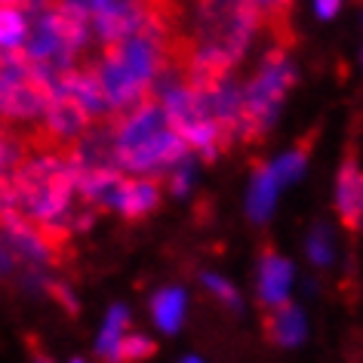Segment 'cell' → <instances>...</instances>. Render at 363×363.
<instances>
[{"label": "cell", "instance_id": "6da1fadb", "mask_svg": "<svg viewBox=\"0 0 363 363\" xmlns=\"http://www.w3.org/2000/svg\"><path fill=\"white\" fill-rule=\"evenodd\" d=\"M111 130L121 167L139 176H169L191 151L188 142L172 130L157 93H151L133 111L111 117Z\"/></svg>", "mask_w": 363, "mask_h": 363}, {"label": "cell", "instance_id": "7a4b0ae2", "mask_svg": "<svg viewBox=\"0 0 363 363\" xmlns=\"http://www.w3.org/2000/svg\"><path fill=\"white\" fill-rule=\"evenodd\" d=\"M296 84V68L289 62V47L271 43V50L262 59V68L256 77L243 86V114H240V130L238 139L243 142H259L271 130L277 117V108L284 102L286 89Z\"/></svg>", "mask_w": 363, "mask_h": 363}, {"label": "cell", "instance_id": "3957f363", "mask_svg": "<svg viewBox=\"0 0 363 363\" xmlns=\"http://www.w3.org/2000/svg\"><path fill=\"white\" fill-rule=\"evenodd\" d=\"M335 216L348 234L363 231V169L357 167V151L348 148L335 182Z\"/></svg>", "mask_w": 363, "mask_h": 363}, {"label": "cell", "instance_id": "277c9868", "mask_svg": "<svg viewBox=\"0 0 363 363\" xmlns=\"http://www.w3.org/2000/svg\"><path fill=\"white\" fill-rule=\"evenodd\" d=\"M289 277H293L289 262L280 259L271 243H265V247H262V262H259V308L262 311L286 302Z\"/></svg>", "mask_w": 363, "mask_h": 363}, {"label": "cell", "instance_id": "5b68a950", "mask_svg": "<svg viewBox=\"0 0 363 363\" xmlns=\"http://www.w3.org/2000/svg\"><path fill=\"white\" fill-rule=\"evenodd\" d=\"M163 201V182L157 176H142V179H126L123 194H121V216L130 222L148 219Z\"/></svg>", "mask_w": 363, "mask_h": 363}, {"label": "cell", "instance_id": "8992f818", "mask_svg": "<svg viewBox=\"0 0 363 363\" xmlns=\"http://www.w3.org/2000/svg\"><path fill=\"white\" fill-rule=\"evenodd\" d=\"M262 330H265V339L271 345H296L305 335V320L296 305L280 302L262 311Z\"/></svg>", "mask_w": 363, "mask_h": 363}, {"label": "cell", "instance_id": "52a82bcc", "mask_svg": "<svg viewBox=\"0 0 363 363\" xmlns=\"http://www.w3.org/2000/svg\"><path fill=\"white\" fill-rule=\"evenodd\" d=\"M262 16V25L271 34V40L280 47H293V0H250Z\"/></svg>", "mask_w": 363, "mask_h": 363}, {"label": "cell", "instance_id": "ba28073f", "mask_svg": "<svg viewBox=\"0 0 363 363\" xmlns=\"http://www.w3.org/2000/svg\"><path fill=\"white\" fill-rule=\"evenodd\" d=\"M280 179L274 167H256V182H252V194H250V216L256 222H262L271 213V203H274V191H277Z\"/></svg>", "mask_w": 363, "mask_h": 363}, {"label": "cell", "instance_id": "9c48e42d", "mask_svg": "<svg viewBox=\"0 0 363 363\" xmlns=\"http://www.w3.org/2000/svg\"><path fill=\"white\" fill-rule=\"evenodd\" d=\"M28 38V10L0 6V50H19Z\"/></svg>", "mask_w": 363, "mask_h": 363}, {"label": "cell", "instance_id": "30bf717a", "mask_svg": "<svg viewBox=\"0 0 363 363\" xmlns=\"http://www.w3.org/2000/svg\"><path fill=\"white\" fill-rule=\"evenodd\" d=\"M151 314H154V323L167 333H176L179 323H182V314H185V296L179 289H163L157 293V298L151 302Z\"/></svg>", "mask_w": 363, "mask_h": 363}, {"label": "cell", "instance_id": "8fae6325", "mask_svg": "<svg viewBox=\"0 0 363 363\" xmlns=\"http://www.w3.org/2000/svg\"><path fill=\"white\" fill-rule=\"evenodd\" d=\"M126 326H130L126 308H111L105 330H102V335H99V360L102 363L117 360V345H121V339L126 335Z\"/></svg>", "mask_w": 363, "mask_h": 363}, {"label": "cell", "instance_id": "7c38bea8", "mask_svg": "<svg viewBox=\"0 0 363 363\" xmlns=\"http://www.w3.org/2000/svg\"><path fill=\"white\" fill-rule=\"evenodd\" d=\"M157 354V345L145 335H123L121 345H117V360L114 363H139L145 357H154Z\"/></svg>", "mask_w": 363, "mask_h": 363}, {"label": "cell", "instance_id": "4fadbf2b", "mask_svg": "<svg viewBox=\"0 0 363 363\" xmlns=\"http://www.w3.org/2000/svg\"><path fill=\"white\" fill-rule=\"evenodd\" d=\"M311 139H314V133H311ZM311 139H302V142H298V148H296L293 154H286V157L274 167V172H277L280 182H289V179H296L298 172H302L308 154H311Z\"/></svg>", "mask_w": 363, "mask_h": 363}, {"label": "cell", "instance_id": "5bb4252c", "mask_svg": "<svg viewBox=\"0 0 363 363\" xmlns=\"http://www.w3.org/2000/svg\"><path fill=\"white\" fill-rule=\"evenodd\" d=\"M206 286H210V289H213V293H216V296H219V298H222V302H225V305L238 308V296H234V289H231L228 284H225V280H219V277H206Z\"/></svg>", "mask_w": 363, "mask_h": 363}, {"label": "cell", "instance_id": "9a60e30c", "mask_svg": "<svg viewBox=\"0 0 363 363\" xmlns=\"http://www.w3.org/2000/svg\"><path fill=\"white\" fill-rule=\"evenodd\" d=\"M311 256L320 262V265H323V262H330V240H326L323 231H317L311 238Z\"/></svg>", "mask_w": 363, "mask_h": 363}, {"label": "cell", "instance_id": "2e32d148", "mask_svg": "<svg viewBox=\"0 0 363 363\" xmlns=\"http://www.w3.org/2000/svg\"><path fill=\"white\" fill-rule=\"evenodd\" d=\"M47 289H50V296H52V298H56V302H59L62 308H65V311H71V314H74V311H77L74 298H71V296H68V289H65V286H59V284H47Z\"/></svg>", "mask_w": 363, "mask_h": 363}, {"label": "cell", "instance_id": "e0dca14e", "mask_svg": "<svg viewBox=\"0 0 363 363\" xmlns=\"http://www.w3.org/2000/svg\"><path fill=\"white\" fill-rule=\"evenodd\" d=\"M142 4L148 6V13L163 25V28L169 31V25H167V0H142Z\"/></svg>", "mask_w": 363, "mask_h": 363}, {"label": "cell", "instance_id": "ac0fdd59", "mask_svg": "<svg viewBox=\"0 0 363 363\" xmlns=\"http://www.w3.org/2000/svg\"><path fill=\"white\" fill-rule=\"evenodd\" d=\"M339 4H342V0H317V16L333 19V16L339 13Z\"/></svg>", "mask_w": 363, "mask_h": 363}, {"label": "cell", "instance_id": "d6986e66", "mask_svg": "<svg viewBox=\"0 0 363 363\" xmlns=\"http://www.w3.org/2000/svg\"><path fill=\"white\" fill-rule=\"evenodd\" d=\"M28 348H31V357H34V363H52L47 354L40 351V345H38V339H34V335H28Z\"/></svg>", "mask_w": 363, "mask_h": 363}, {"label": "cell", "instance_id": "ffe728a7", "mask_svg": "<svg viewBox=\"0 0 363 363\" xmlns=\"http://www.w3.org/2000/svg\"><path fill=\"white\" fill-rule=\"evenodd\" d=\"M71 4H74V6H80V10H84V13L89 16V19H93V10L99 6V0H71Z\"/></svg>", "mask_w": 363, "mask_h": 363}, {"label": "cell", "instance_id": "44dd1931", "mask_svg": "<svg viewBox=\"0 0 363 363\" xmlns=\"http://www.w3.org/2000/svg\"><path fill=\"white\" fill-rule=\"evenodd\" d=\"M34 4H38V0H0V6H22V10H28Z\"/></svg>", "mask_w": 363, "mask_h": 363}, {"label": "cell", "instance_id": "7402d4cb", "mask_svg": "<svg viewBox=\"0 0 363 363\" xmlns=\"http://www.w3.org/2000/svg\"><path fill=\"white\" fill-rule=\"evenodd\" d=\"M185 363H201V360H185Z\"/></svg>", "mask_w": 363, "mask_h": 363}, {"label": "cell", "instance_id": "603a6c76", "mask_svg": "<svg viewBox=\"0 0 363 363\" xmlns=\"http://www.w3.org/2000/svg\"><path fill=\"white\" fill-rule=\"evenodd\" d=\"M71 363H84V360H71Z\"/></svg>", "mask_w": 363, "mask_h": 363}]
</instances>
